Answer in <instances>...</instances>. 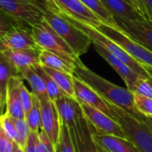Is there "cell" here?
Masks as SVG:
<instances>
[{"label":"cell","instance_id":"1","mask_svg":"<svg viewBox=\"0 0 152 152\" xmlns=\"http://www.w3.org/2000/svg\"><path fill=\"white\" fill-rule=\"evenodd\" d=\"M73 74L91 87L107 102L115 105L139 118L145 117L140 114L135 107L134 94L132 91L101 77L100 75L85 66L80 57H77L74 61Z\"/></svg>","mask_w":152,"mask_h":152},{"label":"cell","instance_id":"2","mask_svg":"<svg viewBox=\"0 0 152 152\" xmlns=\"http://www.w3.org/2000/svg\"><path fill=\"white\" fill-rule=\"evenodd\" d=\"M44 19L69 45L75 56L80 57L82 55L85 54L91 44H92L91 39L84 31L76 27L61 13L54 11L48 6H46L45 8Z\"/></svg>","mask_w":152,"mask_h":152},{"label":"cell","instance_id":"3","mask_svg":"<svg viewBox=\"0 0 152 152\" xmlns=\"http://www.w3.org/2000/svg\"><path fill=\"white\" fill-rule=\"evenodd\" d=\"M113 118L120 124L127 139L141 152H152V132L144 118H139L107 102Z\"/></svg>","mask_w":152,"mask_h":152},{"label":"cell","instance_id":"4","mask_svg":"<svg viewBox=\"0 0 152 152\" xmlns=\"http://www.w3.org/2000/svg\"><path fill=\"white\" fill-rule=\"evenodd\" d=\"M62 15L66 19H68L72 23H73L76 27H78L83 31H84L89 36V38L91 39L92 43H97V44L102 46L107 50H108L110 53H112L113 55H115V56L120 58L129 67H131L139 76H140L142 78H149L150 77L148 72L145 69V67L140 63H139L134 58H132L118 43H116L115 41H114L113 39H111L110 38H108L107 36L103 34L96 27L91 26L89 24H86L80 21L75 20L67 15H64V14H62Z\"/></svg>","mask_w":152,"mask_h":152},{"label":"cell","instance_id":"5","mask_svg":"<svg viewBox=\"0 0 152 152\" xmlns=\"http://www.w3.org/2000/svg\"><path fill=\"white\" fill-rule=\"evenodd\" d=\"M45 8L40 0H0V12L29 28L43 20Z\"/></svg>","mask_w":152,"mask_h":152},{"label":"cell","instance_id":"6","mask_svg":"<svg viewBox=\"0 0 152 152\" xmlns=\"http://www.w3.org/2000/svg\"><path fill=\"white\" fill-rule=\"evenodd\" d=\"M31 30L40 49L56 53L72 63H74L75 59L79 57L75 56L69 45L51 28L44 18L39 23L32 25Z\"/></svg>","mask_w":152,"mask_h":152},{"label":"cell","instance_id":"7","mask_svg":"<svg viewBox=\"0 0 152 152\" xmlns=\"http://www.w3.org/2000/svg\"><path fill=\"white\" fill-rule=\"evenodd\" d=\"M96 28L103 34L118 43L132 58L142 65H148L152 67V52L150 50L129 38L119 29L107 23H102Z\"/></svg>","mask_w":152,"mask_h":152},{"label":"cell","instance_id":"8","mask_svg":"<svg viewBox=\"0 0 152 152\" xmlns=\"http://www.w3.org/2000/svg\"><path fill=\"white\" fill-rule=\"evenodd\" d=\"M80 105L92 130L100 133L111 134L127 139L120 124L114 118L87 104L80 103Z\"/></svg>","mask_w":152,"mask_h":152},{"label":"cell","instance_id":"9","mask_svg":"<svg viewBox=\"0 0 152 152\" xmlns=\"http://www.w3.org/2000/svg\"><path fill=\"white\" fill-rule=\"evenodd\" d=\"M40 49L37 45L31 28L16 23L2 38L0 51Z\"/></svg>","mask_w":152,"mask_h":152},{"label":"cell","instance_id":"10","mask_svg":"<svg viewBox=\"0 0 152 152\" xmlns=\"http://www.w3.org/2000/svg\"><path fill=\"white\" fill-rule=\"evenodd\" d=\"M76 152H98L90 123L85 117L82 107L73 125L69 127Z\"/></svg>","mask_w":152,"mask_h":152},{"label":"cell","instance_id":"11","mask_svg":"<svg viewBox=\"0 0 152 152\" xmlns=\"http://www.w3.org/2000/svg\"><path fill=\"white\" fill-rule=\"evenodd\" d=\"M114 18L120 31L152 52V23L132 21L117 16Z\"/></svg>","mask_w":152,"mask_h":152},{"label":"cell","instance_id":"12","mask_svg":"<svg viewBox=\"0 0 152 152\" xmlns=\"http://www.w3.org/2000/svg\"><path fill=\"white\" fill-rule=\"evenodd\" d=\"M60 13L93 27H98L103 22L80 0H54Z\"/></svg>","mask_w":152,"mask_h":152},{"label":"cell","instance_id":"13","mask_svg":"<svg viewBox=\"0 0 152 152\" xmlns=\"http://www.w3.org/2000/svg\"><path fill=\"white\" fill-rule=\"evenodd\" d=\"M39 100L42 131H44L48 135V137L56 145L58 140L61 130V119L57 107L56 103L48 98Z\"/></svg>","mask_w":152,"mask_h":152},{"label":"cell","instance_id":"14","mask_svg":"<svg viewBox=\"0 0 152 152\" xmlns=\"http://www.w3.org/2000/svg\"><path fill=\"white\" fill-rule=\"evenodd\" d=\"M73 89L75 99L80 103L87 104L91 107H93L103 113L108 115L113 118L112 111L107 105V102L104 100L91 87H90L87 83L77 78L73 74Z\"/></svg>","mask_w":152,"mask_h":152},{"label":"cell","instance_id":"15","mask_svg":"<svg viewBox=\"0 0 152 152\" xmlns=\"http://www.w3.org/2000/svg\"><path fill=\"white\" fill-rule=\"evenodd\" d=\"M92 44L94 45L96 51L114 68L115 71H116V72L120 75V77L124 80L127 89L131 91L135 85V83H137V81L140 78V76H139L131 67H129L120 58L110 53L105 48H103L102 46L97 43H92Z\"/></svg>","mask_w":152,"mask_h":152},{"label":"cell","instance_id":"16","mask_svg":"<svg viewBox=\"0 0 152 152\" xmlns=\"http://www.w3.org/2000/svg\"><path fill=\"white\" fill-rule=\"evenodd\" d=\"M91 132L96 143L107 152H141L128 139L121 138L111 134L100 133L95 132L92 129Z\"/></svg>","mask_w":152,"mask_h":152},{"label":"cell","instance_id":"17","mask_svg":"<svg viewBox=\"0 0 152 152\" xmlns=\"http://www.w3.org/2000/svg\"><path fill=\"white\" fill-rule=\"evenodd\" d=\"M21 78L22 76L18 73L12 76L7 85L6 96V112L15 119L25 118V112L22 105L19 92Z\"/></svg>","mask_w":152,"mask_h":152},{"label":"cell","instance_id":"18","mask_svg":"<svg viewBox=\"0 0 152 152\" xmlns=\"http://www.w3.org/2000/svg\"><path fill=\"white\" fill-rule=\"evenodd\" d=\"M41 49L6 50L2 51L9 62L16 69L17 72L28 67H35L40 64L39 54Z\"/></svg>","mask_w":152,"mask_h":152},{"label":"cell","instance_id":"19","mask_svg":"<svg viewBox=\"0 0 152 152\" xmlns=\"http://www.w3.org/2000/svg\"><path fill=\"white\" fill-rule=\"evenodd\" d=\"M103 6L114 16L132 20L145 21L125 0H100Z\"/></svg>","mask_w":152,"mask_h":152},{"label":"cell","instance_id":"20","mask_svg":"<svg viewBox=\"0 0 152 152\" xmlns=\"http://www.w3.org/2000/svg\"><path fill=\"white\" fill-rule=\"evenodd\" d=\"M39 62L40 64L43 66H47L52 69L73 74L74 63L66 60L65 58L62 57L61 56L56 53L41 49L39 54Z\"/></svg>","mask_w":152,"mask_h":152},{"label":"cell","instance_id":"21","mask_svg":"<svg viewBox=\"0 0 152 152\" xmlns=\"http://www.w3.org/2000/svg\"><path fill=\"white\" fill-rule=\"evenodd\" d=\"M19 74L23 78V80L28 82L30 87L31 88V92L35 94L39 99L48 98L44 81L35 67H28L23 69L20 72Z\"/></svg>","mask_w":152,"mask_h":152},{"label":"cell","instance_id":"22","mask_svg":"<svg viewBox=\"0 0 152 152\" xmlns=\"http://www.w3.org/2000/svg\"><path fill=\"white\" fill-rule=\"evenodd\" d=\"M41 66L45 70V72L56 83V84L60 87V89L64 91L65 95L75 99L74 89H73V80H72L73 74L64 72L59 70L52 69L47 66H43V65Z\"/></svg>","mask_w":152,"mask_h":152},{"label":"cell","instance_id":"23","mask_svg":"<svg viewBox=\"0 0 152 152\" xmlns=\"http://www.w3.org/2000/svg\"><path fill=\"white\" fill-rule=\"evenodd\" d=\"M17 73L18 72L14 65L6 57L4 53L0 51V98L5 104L9 80L13 75Z\"/></svg>","mask_w":152,"mask_h":152},{"label":"cell","instance_id":"24","mask_svg":"<svg viewBox=\"0 0 152 152\" xmlns=\"http://www.w3.org/2000/svg\"><path fill=\"white\" fill-rule=\"evenodd\" d=\"M87 7H89L92 12H94L103 22L110 26L118 29V25L114 18V16L107 11V9L103 6L100 0H80Z\"/></svg>","mask_w":152,"mask_h":152},{"label":"cell","instance_id":"25","mask_svg":"<svg viewBox=\"0 0 152 152\" xmlns=\"http://www.w3.org/2000/svg\"><path fill=\"white\" fill-rule=\"evenodd\" d=\"M25 119L31 132H39L42 130L41 124V110H40V100L33 94V103L31 110L25 115Z\"/></svg>","mask_w":152,"mask_h":152},{"label":"cell","instance_id":"26","mask_svg":"<svg viewBox=\"0 0 152 152\" xmlns=\"http://www.w3.org/2000/svg\"><path fill=\"white\" fill-rule=\"evenodd\" d=\"M56 152H76L71 132L66 123L61 120V130L57 142L55 145Z\"/></svg>","mask_w":152,"mask_h":152},{"label":"cell","instance_id":"27","mask_svg":"<svg viewBox=\"0 0 152 152\" xmlns=\"http://www.w3.org/2000/svg\"><path fill=\"white\" fill-rule=\"evenodd\" d=\"M35 68L38 71V72L40 74V76H41L43 81H44V83H45L46 89H47V92H48V96L49 99H51V100H53L55 102L57 99H59L60 97L65 95L64 93V91L60 89V87L56 84V83L45 72V70L42 68V66L40 64L35 66Z\"/></svg>","mask_w":152,"mask_h":152},{"label":"cell","instance_id":"28","mask_svg":"<svg viewBox=\"0 0 152 152\" xmlns=\"http://www.w3.org/2000/svg\"><path fill=\"white\" fill-rule=\"evenodd\" d=\"M146 21L152 23V0H125Z\"/></svg>","mask_w":152,"mask_h":152},{"label":"cell","instance_id":"29","mask_svg":"<svg viewBox=\"0 0 152 152\" xmlns=\"http://www.w3.org/2000/svg\"><path fill=\"white\" fill-rule=\"evenodd\" d=\"M15 123L17 132V144L24 148L31 131L25 118H15Z\"/></svg>","mask_w":152,"mask_h":152},{"label":"cell","instance_id":"30","mask_svg":"<svg viewBox=\"0 0 152 152\" xmlns=\"http://www.w3.org/2000/svg\"><path fill=\"white\" fill-rule=\"evenodd\" d=\"M0 127L7 133V135L17 143V132L15 123V118L5 112L0 116Z\"/></svg>","mask_w":152,"mask_h":152},{"label":"cell","instance_id":"31","mask_svg":"<svg viewBox=\"0 0 152 152\" xmlns=\"http://www.w3.org/2000/svg\"><path fill=\"white\" fill-rule=\"evenodd\" d=\"M134 105L140 114L145 117L152 118V98L134 94Z\"/></svg>","mask_w":152,"mask_h":152},{"label":"cell","instance_id":"32","mask_svg":"<svg viewBox=\"0 0 152 152\" xmlns=\"http://www.w3.org/2000/svg\"><path fill=\"white\" fill-rule=\"evenodd\" d=\"M131 91L133 94L152 98V84L149 81V78L140 77Z\"/></svg>","mask_w":152,"mask_h":152},{"label":"cell","instance_id":"33","mask_svg":"<svg viewBox=\"0 0 152 152\" xmlns=\"http://www.w3.org/2000/svg\"><path fill=\"white\" fill-rule=\"evenodd\" d=\"M19 92H20V98L22 101V105L23 107V110L25 112V115L31 110L33 103V93L31 92L25 86L23 83V78L22 77L19 83Z\"/></svg>","mask_w":152,"mask_h":152},{"label":"cell","instance_id":"34","mask_svg":"<svg viewBox=\"0 0 152 152\" xmlns=\"http://www.w3.org/2000/svg\"><path fill=\"white\" fill-rule=\"evenodd\" d=\"M37 152H56L55 143L44 132H39V140L37 144Z\"/></svg>","mask_w":152,"mask_h":152},{"label":"cell","instance_id":"35","mask_svg":"<svg viewBox=\"0 0 152 152\" xmlns=\"http://www.w3.org/2000/svg\"><path fill=\"white\" fill-rule=\"evenodd\" d=\"M16 23H16L14 19L0 12V41L4 35Z\"/></svg>","mask_w":152,"mask_h":152},{"label":"cell","instance_id":"36","mask_svg":"<svg viewBox=\"0 0 152 152\" xmlns=\"http://www.w3.org/2000/svg\"><path fill=\"white\" fill-rule=\"evenodd\" d=\"M15 141L10 139L0 127V152H13Z\"/></svg>","mask_w":152,"mask_h":152},{"label":"cell","instance_id":"37","mask_svg":"<svg viewBox=\"0 0 152 152\" xmlns=\"http://www.w3.org/2000/svg\"><path fill=\"white\" fill-rule=\"evenodd\" d=\"M39 140V132H31L26 146L24 148L25 152H37V144Z\"/></svg>","mask_w":152,"mask_h":152},{"label":"cell","instance_id":"38","mask_svg":"<svg viewBox=\"0 0 152 152\" xmlns=\"http://www.w3.org/2000/svg\"><path fill=\"white\" fill-rule=\"evenodd\" d=\"M40 1H41L42 3H44L46 6L49 7H50L51 9H53L54 11L60 13L59 9L57 8V7L56 6V4H55V2H54V0H40Z\"/></svg>","mask_w":152,"mask_h":152},{"label":"cell","instance_id":"39","mask_svg":"<svg viewBox=\"0 0 152 152\" xmlns=\"http://www.w3.org/2000/svg\"><path fill=\"white\" fill-rule=\"evenodd\" d=\"M13 152H25V149H24L23 148H22L21 146H19V145L15 142Z\"/></svg>","mask_w":152,"mask_h":152},{"label":"cell","instance_id":"40","mask_svg":"<svg viewBox=\"0 0 152 152\" xmlns=\"http://www.w3.org/2000/svg\"><path fill=\"white\" fill-rule=\"evenodd\" d=\"M5 107H6V104L2 101L1 98H0V116H1L6 112Z\"/></svg>","mask_w":152,"mask_h":152},{"label":"cell","instance_id":"41","mask_svg":"<svg viewBox=\"0 0 152 152\" xmlns=\"http://www.w3.org/2000/svg\"><path fill=\"white\" fill-rule=\"evenodd\" d=\"M144 119H145L146 123L148 124V127L150 128V130H151V132H152V120H151V118H148V117H145Z\"/></svg>","mask_w":152,"mask_h":152},{"label":"cell","instance_id":"42","mask_svg":"<svg viewBox=\"0 0 152 152\" xmlns=\"http://www.w3.org/2000/svg\"><path fill=\"white\" fill-rule=\"evenodd\" d=\"M145 67V69L147 70V72H148L150 77H152V67L151 66H148V65H143Z\"/></svg>","mask_w":152,"mask_h":152},{"label":"cell","instance_id":"43","mask_svg":"<svg viewBox=\"0 0 152 152\" xmlns=\"http://www.w3.org/2000/svg\"><path fill=\"white\" fill-rule=\"evenodd\" d=\"M97 149H98V152H107V150H105L103 148H101V147L99 146L98 144H97Z\"/></svg>","mask_w":152,"mask_h":152},{"label":"cell","instance_id":"44","mask_svg":"<svg viewBox=\"0 0 152 152\" xmlns=\"http://www.w3.org/2000/svg\"><path fill=\"white\" fill-rule=\"evenodd\" d=\"M149 81H150V83H151V84H152V77H149Z\"/></svg>","mask_w":152,"mask_h":152}]
</instances>
